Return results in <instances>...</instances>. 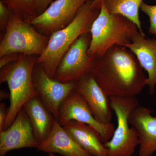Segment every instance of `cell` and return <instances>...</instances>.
<instances>
[{
    "label": "cell",
    "mask_w": 156,
    "mask_h": 156,
    "mask_svg": "<svg viewBox=\"0 0 156 156\" xmlns=\"http://www.w3.org/2000/svg\"><path fill=\"white\" fill-rule=\"evenodd\" d=\"M125 47L134 53L140 64L147 72L149 92L153 95L156 85V38L148 39L145 34L138 31L131 43Z\"/></svg>",
    "instance_id": "14"
},
{
    "label": "cell",
    "mask_w": 156,
    "mask_h": 156,
    "mask_svg": "<svg viewBox=\"0 0 156 156\" xmlns=\"http://www.w3.org/2000/svg\"><path fill=\"white\" fill-rule=\"evenodd\" d=\"M57 120L62 126L72 120L89 125L98 133L103 144L110 140L115 130L112 123L103 124L98 121L83 97L75 90L60 104Z\"/></svg>",
    "instance_id": "8"
},
{
    "label": "cell",
    "mask_w": 156,
    "mask_h": 156,
    "mask_svg": "<svg viewBox=\"0 0 156 156\" xmlns=\"http://www.w3.org/2000/svg\"><path fill=\"white\" fill-rule=\"evenodd\" d=\"M150 109L139 106L132 112L128 122L137 131L139 156H152L156 151V117Z\"/></svg>",
    "instance_id": "13"
},
{
    "label": "cell",
    "mask_w": 156,
    "mask_h": 156,
    "mask_svg": "<svg viewBox=\"0 0 156 156\" xmlns=\"http://www.w3.org/2000/svg\"><path fill=\"white\" fill-rule=\"evenodd\" d=\"M23 108L28 115L34 135L40 144L48 137L55 119L38 96L29 99Z\"/></svg>",
    "instance_id": "17"
},
{
    "label": "cell",
    "mask_w": 156,
    "mask_h": 156,
    "mask_svg": "<svg viewBox=\"0 0 156 156\" xmlns=\"http://www.w3.org/2000/svg\"><path fill=\"white\" fill-rule=\"evenodd\" d=\"M49 156H55V155L53 153H49Z\"/></svg>",
    "instance_id": "27"
},
{
    "label": "cell",
    "mask_w": 156,
    "mask_h": 156,
    "mask_svg": "<svg viewBox=\"0 0 156 156\" xmlns=\"http://www.w3.org/2000/svg\"><path fill=\"white\" fill-rule=\"evenodd\" d=\"M92 2L93 0L86 2L69 25L52 34L44 51L37 57V64L50 77L54 78L60 59L71 45L83 34L90 33L93 23L100 12L93 7Z\"/></svg>",
    "instance_id": "2"
},
{
    "label": "cell",
    "mask_w": 156,
    "mask_h": 156,
    "mask_svg": "<svg viewBox=\"0 0 156 156\" xmlns=\"http://www.w3.org/2000/svg\"><path fill=\"white\" fill-rule=\"evenodd\" d=\"M63 128L81 147L92 156H108V151L94 128L85 123L72 120Z\"/></svg>",
    "instance_id": "16"
},
{
    "label": "cell",
    "mask_w": 156,
    "mask_h": 156,
    "mask_svg": "<svg viewBox=\"0 0 156 156\" xmlns=\"http://www.w3.org/2000/svg\"><path fill=\"white\" fill-rule=\"evenodd\" d=\"M91 41V34L88 33L73 42L60 59L54 79L62 83L76 82L91 72L96 59L87 53Z\"/></svg>",
    "instance_id": "7"
},
{
    "label": "cell",
    "mask_w": 156,
    "mask_h": 156,
    "mask_svg": "<svg viewBox=\"0 0 156 156\" xmlns=\"http://www.w3.org/2000/svg\"><path fill=\"white\" fill-rule=\"evenodd\" d=\"M53 0H35L36 11L37 16L41 14L49 7Z\"/></svg>",
    "instance_id": "23"
},
{
    "label": "cell",
    "mask_w": 156,
    "mask_h": 156,
    "mask_svg": "<svg viewBox=\"0 0 156 156\" xmlns=\"http://www.w3.org/2000/svg\"><path fill=\"white\" fill-rule=\"evenodd\" d=\"M109 98L118 125L110 140L104 144L108 156H132L138 145V135L134 127H129L128 119L132 112L139 106V101L136 97Z\"/></svg>",
    "instance_id": "6"
},
{
    "label": "cell",
    "mask_w": 156,
    "mask_h": 156,
    "mask_svg": "<svg viewBox=\"0 0 156 156\" xmlns=\"http://www.w3.org/2000/svg\"><path fill=\"white\" fill-rule=\"evenodd\" d=\"M104 1L105 0H93L92 5L95 9L98 10H100Z\"/></svg>",
    "instance_id": "25"
},
{
    "label": "cell",
    "mask_w": 156,
    "mask_h": 156,
    "mask_svg": "<svg viewBox=\"0 0 156 156\" xmlns=\"http://www.w3.org/2000/svg\"><path fill=\"white\" fill-rule=\"evenodd\" d=\"M8 113V108L5 104L2 102L0 104V132L5 130V123Z\"/></svg>",
    "instance_id": "24"
},
{
    "label": "cell",
    "mask_w": 156,
    "mask_h": 156,
    "mask_svg": "<svg viewBox=\"0 0 156 156\" xmlns=\"http://www.w3.org/2000/svg\"><path fill=\"white\" fill-rule=\"evenodd\" d=\"M14 14L25 21L37 16L35 0H2Z\"/></svg>",
    "instance_id": "19"
},
{
    "label": "cell",
    "mask_w": 156,
    "mask_h": 156,
    "mask_svg": "<svg viewBox=\"0 0 156 156\" xmlns=\"http://www.w3.org/2000/svg\"><path fill=\"white\" fill-rule=\"evenodd\" d=\"M90 73L108 97H136L147 85L136 56L124 46H115L96 58Z\"/></svg>",
    "instance_id": "1"
},
{
    "label": "cell",
    "mask_w": 156,
    "mask_h": 156,
    "mask_svg": "<svg viewBox=\"0 0 156 156\" xmlns=\"http://www.w3.org/2000/svg\"><path fill=\"white\" fill-rule=\"evenodd\" d=\"M76 83L75 91L83 97L95 119L103 124L111 123L112 108L109 98L91 74L84 76Z\"/></svg>",
    "instance_id": "12"
},
{
    "label": "cell",
    "mask_w": 156,
    "mask_h": 156,
    "mask_svg": "<svg viewBox=\"0 0 156 156\" xmlns=\"http://www.w3.org/2000/svg\"><path fill=\"white\" fill-rule=\"evenodd\" d=\"M20 55L19 53H10L0 57V68H2L6 66L17 61Z\"/></svg>",
    "instance_id": "22"
},
{
    "label": "cell",
    "mask_w": 156,
    "mask_h": 156,
    "mask_svg": "<svg viewBox=\"0 0 156 156\" xmlns=\"http://www.w3.org/2000/svg\"><path fill=\"white\" fill-rule=\"evenodd\" d=\"M140 9L149 18L150 25L149 28V33L154 36L156 38V5H151L144 2L140 6Z\"/></svg>",
    "instance_id": "20"
},
{
    "label": "cell",
    "mask_w": 156,
    "mask_h": 156,
    "mask_svg": "<svg viewBox=\"0 0 156 156\" xmlns=\"http://www.w3.org/2000/svg\"><path fill=\"white\" fill-rule=\"evenodd\" d=\"M89 0H55L43 13L28 22L41 34L50 37L69 25L80 8Z\"/></svg>",
    "instance_id": "9"
},
{
    "label": "cell",
    "mask_w": 156,
    "mask_h": 156,
    "mask_svg": "<svg viewBox=\"0 0 156 156\" xmlns=\"http://www.w3.org/2000/svg\"><path fill=\"white\" fill-rule=\"evenodd\" d=\"M5 156V155H2V156Z\"/></svg>",
    "instance_id": "28"
},
{
    "label": "cell",
    "mask_w": 156,
    "mask_h": 156,
    "mask_svg": "<svg viewBox=\"0 0 156 156\" xmlns=\"http://www.w3.org/2000/svg\"><path fill=\"white\" fill-rule=\"evenodd\" d=\"M144 0H105L103 4L110 14H120L136 24L140 32L141 28L139 11Z\"/></svg>",
    "instance_id": "18"
},
{
    "label": "cell",
    "mask_w": 156,
    "mask_h": 156,
    "mask_svg": "<svg viewBox=\"0 0 156 156\" xmlns=\"http://www.w3.org/2000/svg\"><path fill=\"white\" fill-rule=\"evenodd\" d=\"M34 87L44 105L54 118L58 119L60 104L74 91L76 82L62 83L50 77L41 66L36 64L33 72Z\"/></svg>",
    "instance_id": "10"
},
{
    "label": "cell",
    "mask_w": 156,
    "mask_h": 156,
    "mask_svg": "<svg viewBox=\"0 0 156 156\" xmlns=\"http://www.w3.org/2000/svg\"><path fill=\"white\" fill-rule=\"evenodd\" d=\"M37 149L40 151L63 156H92L74 140L56 119L48 137Z\"/></svg>",
    "instance_id": "15"
},
{
    "label": "cell",
    "mask_w": 156,
    "mask_h": 156,
    "mask_svg": "<svg viewBox=\"0 0 156 156\" xmlns=\"http://www.w3.org/2000/svg\"><path fill=\"white\" fill-rule=\"evenodd\" d=\"M39 145L34 135L28 115L22 108L11 126L0 132V156L22 148H37Z\"/></svg>",
    "instance_id": "11"
},
{
    "label": "cell",
    "mask_w": 156,
    "mask_h": 156,
    "mask_svg": "<svg viewBox=\"0 0 156 156\" xmlns=\"http://www.w3.org/2000/svg\"><path fill=\"white\" fill-rule=\"evenodd\" d=\"M138 31L134 23L120 14H110L103 4L91 27L88 55L97 58L115 46L125 47Z\"/></svg>",
    "instance_id": "3"
},
{
    "label": "cell",
    "mask_w": 156,
    "mask_h": 156,
    "mask_svg": "<svg viewBox=\"0 0 156 156\" xmlns=\"http://www.w3.org/2000/svg\"><path fill=\"white\" fill-rule=\"evenodd\" d=\"M49 38L12 12L0 43V57L13 53L39 56L47 48Z\"/></svg>",
    "instance_id": "5"
},
{
    "label": "cell",
    "mask_w": 156,
    "mask_h": 156,
    "mask_svg": "<svg viewBox=\"0 0 156 156\" xmlns=\"http://www.w3.org/2000/svg\"><path fill=\"white\" fill-rule=\"evenodd\" d=\"M12 11L2 1H0V28L1 31H5L9 23Z\"/></svg>",
    "instance_id": "21"
},
{
    "label": "cell",
    "mask_w": 156,
    "mask_h": 156,
    "mask_svg": "<svg viewBox=\"0 0 156 156\" xmlns=\"http://www.w3.org/2000/svg\"><path fill=\"white\" fill-rule=\"evenodd\" d=\"M11 98V95L10 92H5L2 89H1L0 91V100L2 101L3 99H8Z\"/></svg>",
    "instance_id": "26"
},
{
    "label": "cell",
    "mask_w": 156,
    "mask_h": 156,
    "mask_svg": "<svg viewBox=\"0 0 156 156\" xmlns=\"http://www.w3.org/2000/svg\"><path fill=\"white\" fill-rule=\"evenodd\" d=\"M37 59L35 56L21 54L17 61L1 69L0 83H7L11 95L5 130L14 122L23 105L31 98L38 96L33 80Z\"/></svg>",
    "instance_id": "4"
}]
</instances>
